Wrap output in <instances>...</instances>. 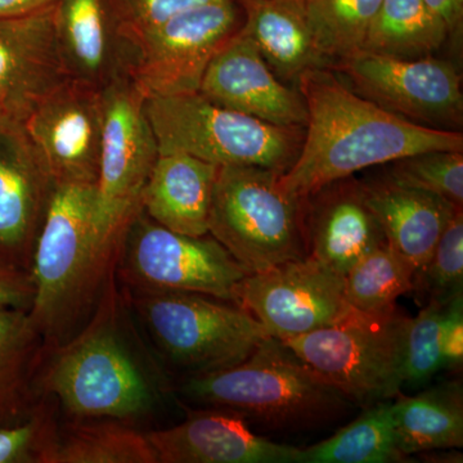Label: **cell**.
<instances>
[{
    "label": "cell",
    "mask_w": 463,
    "mask_h": 463,
    "mask_svg": "<svg viewBox=\"0 0 463 463\" xmlns=\"http://www.w3.org/2000/svg\"><path fill=\"white\" fill-rule=\"evenodd\" d=\"M307 120L292 165L279 174L286 194L306 200L332 183L381 164L429 151H463L457 130L407 120L346 87L325 67L298 79Z\"/></svg>",
    "instance_id": "obj_1"
},
{
    "label": "cell",
    "mask_w": 463,
    "mask_h": 463,
    "mask_svg": "<svg viewBox=\"0 0 463 463\" xmlns=\"http://www.w3.org/2000/svg\"><path fill=\"white\" fill-rule=\"evenodd\" d=\"M184 392L276 430L318 428L354 405L273 336L241 364L192 377Z\"/></svg>",
    "instance_id": "obj_2"
},
{
    "label": "cell",
    "mask_w": 463,
    "mask_h": 463,
    "mask_svg": "<svg viewBox=\"0 0 463 463\" xmlns=\"http://www.w3.org/2000/svg\"><path fill=\"white\" fill-rule=\"evenodd\" d=\"M146 109L158 154H187L218 166L283 173L303 145V128L269 124L222 108L199 91L148 99Z\"/></svg>",
    "instance_id": "obj_3"
},
{
    "label": "cell",
    "mask_w": 463,
    "mask_h": 463,
    "mask_svg": "<svg viewBox=\"0 0 463 463\" xmlns=\"http://www.w3.org/2000/svg\"><path fill=\"white\" fill-rule=\"evenodd\" d=\"M279 172L219 166L209 233L249 273L307 257L304 200L279 185Z\"/></svg>",
    "instance_id": "obj_4"
},
{
    "label": "cell",
    "mask_w": 463,
    "mask_h": 463,
    "mask_svg": "<svg viewBox=\"0 0 463 463\" xmlns=\"http://www.w3.org/2000/svg\"><path fill=\"white\" fill-rule=\"evenodd\" d=\"M109 249L97 224L96 184L53 185L30 274L29 316L39 334L53 330L75 310Z\"/></svg>",
    "instance_id": "obj_5"
},
{
    "label": "cell",
    "mask_w": 463,
    "mask_h": 463,
    "mask_svg": "<svg viewBox=\"0 0 463 463\" xmlns=\"http://www.w3.org/2000/svg\"><path fill=\"white\" fill-rule=\"evenodd\" d=\"M410 317L353 309L335 325L282 341L353 403L399 397L404 386V339Z\"/></svg>",
    "instance_id": "obj_6"
},
{
    "label": "cell",
    "mask_w": 463,
    "mask_h": 463,
    "mask_svg": "<svg viewBox=\"0 0 463 463\" xmlns=\"http://www.w3.org/2000/svg\"><path fill=\"white\" fill-rule=\"evenodd\" d=\"M138 310L160 349L196 374L245 361L268 337L267 328L245 309L194 292L145 289Z\"/></svg>",
    "instance_id": "obj_7"
},
{
    "label": "cell",
    "mask_w": 463,
    "mask_h": 463,
    "mask_svg": "<svg viewBox=\"0 0 463 463\" xmlns=\"http://www.w3.org/2000/svg\"><path fill=\"white\" fill-rule=\"evenodd\" d=\"M146 102L127 72L102 88L97 224L109 246L141 209L143 188L157 160V142Z\"/></svg>",
    "instance_id": "obj_8"
},
{
    "label": "cell",
    "mask_w": 463,
    "mask_h": 463,
    "mask_svg": "<svg viewBox=\"0 0 463 463\" xmlns=\"http://www.w3.org/2000/svg\"><path fill=\"white\" fill-rule=\"evenodd\" d=\"M45 388L79 419L127 420L147 412V381L114 332H85L54 359Z\"/></svg>",
    "instance_id": "obj_9"
},
{
    "label": "cell",
    "mask_w": 463,
    "mask_h": 463,
    "mask_svg": "<svg viewBox=\"0 0 463 463\" xmlns=\"http://www.w3.org/2000/svg\"><path fill=\"white\" fill-rule=\"evenodd\" d=\"M240 5L222 0L188 9L143 36L127 74L146 99L196 93L209 63L240 29Z\"/></svg>",
    "instance_id": "obj_10"
},
{
    "label": "cell",
    "mask_w": 463,
    "mask_h": 463,
    "mask_svg": "<svg viewBox=\"0 0 463 463\" xmlns=\"http://www.w3.org/2000/svg\"><path fill=\"white\" fill-rule=\"evenodd\" d=\"M234 304L281 341L335 325L353 310L345 277L310 257L249 273L234 289Z\"/></svg>",
    "instance_id": "obj_11"
},
{
    "label": "cell",
    "mask_w": 463,
    "mask_h": 463,
    "mask_svg": "<svg viewBox=\"0 0 463 463\" xmlns=\"http://www.w3.org/2000/svg\"><path fill=\"white\" fill-rule=\"evenodd\" d=\"M336 65L355 93L392 114L438 129L462 124L461 78L447 61L361 52Z\"/></svg>",
    "instance_id": "obj_12"
},
{
    "label": "cell",
    "mask_w": 463,
    "mask_h": 463,
    "mask_svg": "<svg viewBox=\"0 0 463 463\" xmlns=\"http://www.w3.org/2000/svg\"><path fill=\"white\" fill-rule=\"evenodd\" d=\"M102 88L70 79L21 123L52 185L96 184L102 142Z\"/></svg>",
    "instance_id": "obj_13"
},
{
    "label": "cell",
    "mask_w": 463,
    "mask_h": 463,
    "mask_svg": "<svg viewBox=\"0 0 463 463\" xmlns=\"http://www.w3.org/2000/svg\"><path fill=\"white\" fill-rule=\"evenodd\" d=\"M127 263L143 289L194 292L230 303L249 274L214 237L187 236L146 222L133 234Z\"/></svg>",
    "instance_id": "obj_14"
},
{
    "label": "cell",
    "mask_w": 463,
    "mask_h": 463,
    "mask_svg": "<svg viewBox=\"0 0 463 463\" xmlns=\"http://www.w3.org/2000/svg\"><path fill=\"white\" fill-rule=\"evenodd\" d=\"M60 3L0 18V109L21 124L48 94L72 79L58 32Z\"/></svg>",
    "instance_id": "obj_15"
},
{
    "label": "cell",
    "mask_w": 463,
    "mask_h": 463,
    "mask_svg": "<svg viewBox=\"0 0 463 463\" xmlns=\"http://www.w3.org/2000/svg\"><path fill=\"white\" fill-rule=\"evenodd\" d=\"M199 93L222 108L269 124L306 128L300 91L282 83L241 27L207 66Z\"/></svg>",
    "instance_id": "obj_16"
},
{
    "label": "cell",
    "mask_w": 463,
    "mask_h": 463,
    "mask_svg": "<svg viewBox=\"0 0 463 463\" xmlns=\"http://www.w3.org/2000/svg\"><path fill=\"white\" fill-rule=\"evenodd\" d=\"M147 435L157 463H303V449L255 434L239 413L188 411L179 425Z\"/></svg>",
    "instance_id": "obj_17"
},
{
    "label": "cell",
    "mask_w": 463,
    "mask_h": 463,
    "mask_svg": "<svg viewBox=\"0 0 463 463\" xmlns=\"http://www.w3.org/2000/svg\"><path fill=\"white\" fill-rule=\"evenodd\" d=\"M307 257L345 277L368 252L388 242L365 203L361 182L341 179L306 199Z\"/></svg>",
    "instance_id": "obj_18"
},
{
    "label": "cell",
    "mask_w": 463,
    "mask_h": 463,
    "mask_svg": "<svg viewBox=\"0 0 463 463\" xmlns=\"http://www.w3.org/2000/svg\"><path fill=\"white\" fill-rule=\"evenodd\" d=\"M53 187L21 124H0V259L24 267Z\"/></svg>",
    "instance_id": "obj_19"
},
{
    "label": "cell",
    "mask_w": 463,
    "mask_h": 463,
    "mask_svg": "<svg viewBox=\"0 0 463 463\" xmlns=\"http://www.w3.org/2000/svg\"><path fill=\"white\" fill-rule=\"evenodd\" d=\"M365 203L377 219L386 241L414 269L431 257L457 207L421 188L388 175L361 182Z\"/></svg>",
    "instance_id": "obj_20"
},
{
    "label": "cell",
    "mask_w": 463,
    "mask_h": 463,
    "mask_svg": "<svg viewBox=\"0 0 463 463\" xmlns=\"http://www.w3.org/2000/svg\"><path fill=\"white\" fill-rule=\"evenodd\" d=\"M219 166L187 154H158L141 196L155 223L187 236L209 233Z\"/></svg>",
    "instance_id": "obj_21"
},
{
    "label": "cell",
    "mask_w": 463,
    "mask_h": 463,
    "mask_svg": "<svg viewBox=\"0 0 463 463\" xmlns=\"http://www.w3.org/2000/svg\"><path fill=\"white\" fill-rule=\"evenodd\" d=\"M242 32L257 45L279 79L295 80L307 70L325 67L306 0H239Z\"/></svg>",
    "instance_id": "obj_22"
},
{
    "label": "cell",
    "mask_w": 463,
    "mask_h": 463,
    "mask_svg": "<svg viewBox=\"0 0 463 463\" xmlns=\"http://www.w3.org/2000/svg\"><path fill=\"white\" fill-rule=\"evenodd\" d=\"M58 32L72 79L103 88L121 75L120 52H128L116 33L108 0H62Z\"/></svg>",
    "instance_id": "obj_23"
},
{
    "label": "cell",
    "mask_w": 463,
    "mask_h": 463,
    "mask_svg": "<svg viewBox=\"0 0 463 463\" xmlns=\"http://www.w3.org/2000/svg\"><path fill=\"white\" fill-rule=\"evenodd\" d=\"M398 447L405 456L463 447V389L458 381L440 383L392 402Z\"/></svg>",
    "instance_id": "obj_24"
},
{
    "label": "cell",
    "mask_w": 463,
    "mask_h": 463,
    "mask_svg": "<svg viewBox=\"0 0 463 463\" xmlns=\"http://www.w3.org/2000/svg\"><path fill=\"white\" fill-rule=\"evenodd\" d=\"M449 30L423 0H383L364 51L399 58L431 56L446 43Z\"/></svg>",
    "instance_id": "obj_25"
},
{
    "label": "cell",
    "mask_w": 463,
    "mask_h": 463,
    "mask_svg": "<svg viewBox=\"0 0 463 463\" xmlns=\"http://www.w3.org/2000/svg\"><path fill=\"white\" fill-rule=\"evenodd\" d=\"M39 335L29 310L0 307V428L33 413L32 376Z\"/></svg>",
    "instance_id": "obj_26"
},
{
    "label": "cell",
    "mask_w": 463,
    "mask_h": 463,
    "mask_svg": "<svg viewBox=\"0 0 463 463\" xmlns=\"http://www.w3.org/2000/svg\"><path fill=\"white\" fill-rule=\"evenodd\" d=\"M368 407L358 419L331 438L303 449V463L410 461L398 447L392 399Z\"/></svg>",
    "instance_id": "obj_27"
},
{
    "label": "cell",
    "mask_w": 463,
    "mask_h": 463,
    "mask_svg": "<svg viewBox=\"0 0 463 463\" xmlns=\"http://www.w3.org/2000/svg\"><path fill=\"white\" fill-rule=\"evenodd\" d=\"M416 269L388 242L368 252L345 276L346 300L364 313H386L412 291Z\"/></svg>",
    "instance_id": "obj_28"
},
{
    "label": "cell",
    "mask_w": 463,
    "mask_h": 463,
    "mask_svg": "<svg viewBox=\"0 0 463 463\" xmlns=\"http://www.w3.org/2000/svg\"><path fill=\"white\" fill-rule=\"evenodd\" d=\"M47 463H157L147 435L118 422L74 429L58 438Z\"/></svg>",
    "instance_id": "obj_29"
},
{
    "label": "cell",
    "mask_w": 463,
    "mask_h": 463,
    "mask_svg": "<svg viewBox=\"0 0 463 463\" xmlns=\"http://www.w3.org/2000/svg\"><path fill=\"white\" fill-rule=\"evenodd\" d=\"M383 0H306L323 57L336 63L364 51Z\"/></svg>",
    "instance_id": "obj_30"
},
{
    "label": "cell",
    "mask_w": 463,
    "mask_h": 463,
    "mask_svg": "<svg viewBox=\"0 0 463 463\" xmlns=\"http://www.w3.org/2000/svg\"><path fill=\"white\" fill-rule=\"evenodd\" d=\"M413 289L428 301L449 303L463 294V213L457 210L441 233L431 257L414 274Z\"/></svg>",
    "instance_id": "obj_31"
},
{
    "label": "cell",
    "mask_w": 463,
    "mask_h": 463,
    "mask_svg": "<svg viewBox=\"0 0 463 463\" xmlns=\"http://www.w3.org/2000/svg\"><path fill=\"white\" fill-rule=\"evenodd\" d=\"M390 175L413 187L463 205L462 151H429L394 161Z\"/></svg>",
    "instance_id": "obj_32"
},
{
    "label": "cell",
    "mask_w": 463,
    "mask_h": 463,
    "mask_svg": "<svg viewBox=\"0 0 463 463\" xmlns=\"http://www.w3.org/2000/svg\"><path fill=\"white\" fill-rule=\"evenodd\" d=\"M446 306L428 301L410 318L404 339V386L420 388L441 370L440 322Z\"/></svg>",
    "instance_id": "obj_33"
},
{
    "label": "cell",
    "mask_w": 463,
    "mask_h": 463,
    "mask_svg": "<svg viewBox=\"0 0 463 463\" xmlns=\"http://www.w3.org/2000/svg\"><path fill=\"white\" fill-rule=\"evenodd\" d=\"M214 2L222 0H108L116 33L130 56L143 36L155 27L188 9Z\"/></svg>",
    "instance_id": "obj_34"
},
{
    "label": "cell",
    "mask_w": 463,
    "mask_h": 463,
    "mask_svg": "<svg viewBox=\"0 0 463 463\" xmlns=\"http://www.w3.org/2000/svg\"><path fill=\"white\" fill-rule=\"evenodd\" d=\"M53 419L41 410L0 428V463H47L57 443Z\"/></svg>",
    "instance_id": "obj_35"
},
{
    "label": "cell",
    "mask_w": 463,
    "mask_h": 463,
    "mask_svg": "<svg viewBox=\"0 0 463 463\" xmlns=\"http://www.w3.org/2000/svg\"><path fill=\"white\" fill-rule=\"evenodd\" d=\"M441 368L457 371L463 364V294L444 307L440 322Z\"/></svg>",
    "instance_id": "obj_36"
},
{
    "label": "cell",
    "mask_w": 463,
    "mask_h": 463,
    "mask_svg": "<svg viewBox=\"0 0 463 463\" xmlns=\"http://www.w3.org/2000/svg\"><path fill=\"white\" fill-rule=\"evenodd\" d=\"M33 297L32 276L23 267L0 259V307L29 310Z\"/></svg>",
    "instance_id": "obj_37"
},
{
    "label": "cell",
    "mask_w": 463,
    "mask_h": 463,
    "mask_svg": "<svg viewBox=\"0 0 463 463\" xmlns=\"http://www.w3.org/2000/svg\"><path fill=\"white\" fill-rule=\"evenodd\" d=\"M446 23L449 33L461 29L463 0H423Z\"/></svg>",
    "instance_id": "obj_38"
},
{
    "label": "cell",
    "mask_w": 463,
    "mask_h": 463,
    "mask_svg": "<svg viewBox=\"0 0 463 463\" xmlns=\"http://www.w3.org/2000/svg\"><path fill=\"white\" fill-rule=\"evenodd\" d=\"M61 2L62 0H0V18L23 16Z\"/></svg>",
    "instance_id": "obj_39"
},
{
    "label": "cell",
    "mask_w": 463,
    "mask_h": 463,
    "mask_svg": "<svg viewBox=\"0 0 463 463\" xmlns=\"http://www.w3.org/2000/svg\"><path fill=\"white\" fill-rule=\"evenodd\" d=\"M7 121L11 120H8V118H5V114H3L2 109H0V124L7 123ZM12 123H14V121H12Z\"/></svg>",
    "instance_id": "obj_40"
}]
</instances>
